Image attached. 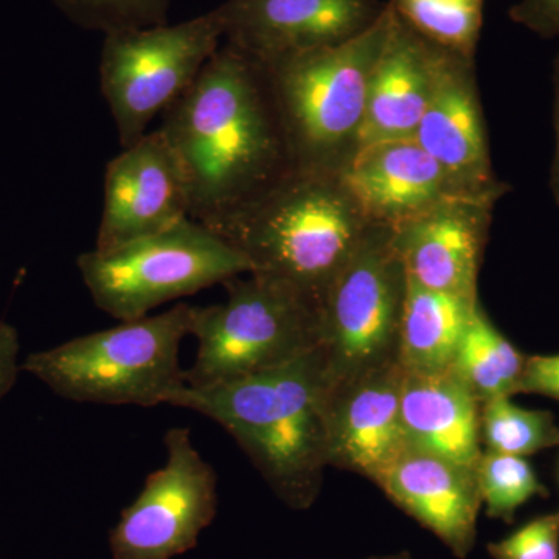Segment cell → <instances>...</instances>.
I'll use <instances>...</instances> for the list:
<instances>
[{
  "label": "cell",
  "mask_w": 559,
  "mask_h": 559,
  "mask_svg": "<svg viewBox=\"0 0 559 559\" xmlns=\"http://www.w3.org/2000/svg\"><path fill=\"white\" fill-rule=\"evenodd\" d=\"M337 173L364 215L380 226H400L452 194H465L415 139L356 150Z\"/></svg>",
  "instance_id": "17"
},
{
  "label": "cell",
  "mask_w": 559,
  "mask_h": 559,
  "mask_svg": "<svg viewBox=\"0 0 559 559\" xmlns=\"http://www.w3.org/2000/svg\"><path fill=\"white\" fill-rule=\"evenodd\" d=\"M480 301L423 288L407 278L401 318L399 364L412 373L450 369L455 349Z\"/></svg>",
  "instance_id": "20"
},
{
  "label": "cell",
  "mask_w": 559,
  "mask_h": 559,
  "mask_svg": "<svg viewBox=\"0 0 559 559\" xmlns=\"http://www.w3.org/2000/svg\"><path fill=\"white\" fill-rule=\"evenodd\" d=\"M406 290L392 227L373 224L320 301L318 348L329 389L399 362Z\"/></svg>",
  "instance_id": "8"
},
{
  "label": "cell",
  "mask_w": 559,
  "mask_h": 559,
  "mask_svg": "<svg viewBox=\"0 0 559 559\" xmlns=\"http://www.w3.org/2000/svg\"><path fill=\"white\" fill-rule=\"evenodd\" d=\"M401 423L407 447L477 468L484 451L480 403L450 369L403 370Z\"/></svg>",
  "instance_id": "19"
},
{
  "label": "cell",
  "mask_w": 559,
  "mask_h": 559,
  "mask_svg": "<svg viewBox=\"0 0 559 559\" xmlns=\"http://www.w3.org/2000/svg\"><path fill=\"white\" fill-rule=\"evenodd\" d=\"M527 355L503 336L481 305H477L463 333L450 370L474 399L485 401L520 395Z\"/></svg>",
  "instance_id": "21"
},
{
  "label": "cell",
  "mask_w": 559,
  "mask_h": 559,
  "mask_svg": "<svg viewBox=\"0 0 559 559\" xmlns=\"http://www.w3.org/2000/svg\"><path fill=\"white\" fill-rule=\"evenodd\" d=\"M392 24L389 3L355 38L260 64L294 168L340 170L358 148L374 64Z\"/></svg>",
  "instance_id": "4"
},
{
  "label": "cell",
  "mask_w": 559,
  "mask_h": 559,
  "mask_svg": "<svg viewBox=\"0 0 559 559\" xmlns=\"http://www.w3.org/2000/svg\"><path fill=\"white\" fill-rule=\"evenodd\" d=\"M444 49L423 38L392 10L389 36L371 73L356 150L414 139L432 97Z\"/></svg>",
  "instance_id": "18"
},
{
  "label": "cell",
  "mask_w": 559,
  "mask_h": 559,
  "mask_svg": "<svg viewBox=\"0 0 559 559\" xmlns=\"http://www.w3.org/2000/svg\"><path fill=\"white\" fill-rule=\"evenodd\" d=\"M76 266L97 308L120 322L252 272L242 253L193 218L117 248L81 253Z\"/></svg>",
  "instance_id": "7"
},
{
  "label": "cell",
  "mask_w": 559,
  "mask_h": 559,
  "mask_svg": "<svg viewBox=\"0 0 559 559\" xmlns=\"http://www.w3.org/2000/svg\"><path fill=\"white\" fill-rule=\"evenodd\" d=\"M193 307L120 322L114 329L73 337L31 353L21 371L31 373L61 399L108 406L170 404L186 385L179 349L190 336Z\"/></svg>",
  "instance_id": "5"
},
{
  "label": "cell",
  "mask_w": 559,
  "mask_h": 559,
  "mask_svg": "<svg viewBox=\"0 0 559 559\" xmlns=\"http://www.w3.org/2000/svg\"><path fill=\"white\" fill-rule=\"evenodd\" d=\"M167 463L146 477L109 532L112 559H173L198 546L218 510V477L191 441L190 429L165 433Z\"/></svg>",
  "instance_id": "10"
},
{
  "label": "cell",
  "mask_w": 559,
  "mask_h": 559,
  "mask_svg": "<svg viewBox=\"0 0 559 559\" xmlns=\"http://www.w3.org/2000/svg\"><path fill=\"white\" fill-rule=\"evenodd\" d=\"M374 484L455 558H468L481 509L476 468L406 444Z\"/></svg>",
  "instance_id": "16"
},
{
  "label": "cell",
  "mask_w": 559,
  "mask_h": 559,
  "mask_svg": "<svg viewBox=\"0 0 559 559\" xmlns=\"http://www.w3.org/2000/svg\"><path fill=\"white\" fill-rule=\"evenodd\" d=\"M487 549L492 559H559V510L535 518Z\"/></svg>",
  "instance_id": "26"
},
{
  "label": "cell",
  "mask_w": 559,
  "mask_h": 559,
  "mask_svg": "<svg viewBox=\"0 0 559 559\" xmlns=\"http://www.w3.org/2000/svg\"><path fill=\"white\" fill-rule=\"evenodd\" d=\"M367 559H414L412 558V555L409 551H400V554H393V555H382V557H370Z\"/></svg>",
  "instance_id": "31"
},
{
  "label": "cell",
  "mask_w": 559,
  "mask_h": 559,
  "mask_svg": "<svg viewBox=\"0 0 559 559\" xmlns=\"http://www.w3.org/2000/svg\"><path fill=\"white\" fill-rule=\"evenodd\" d=\"M325 369L319 348L241 380L175 393L170 406L218 423L289 509H311L330 466Z\"/></svg>",
  "instance_id": "2"
},
{
  "label": "cell",
  "mask_w": 559,
  "mask_h": 559,
  "mask_svg": "<svg viewBox=\"0 0 559 559\" xmlns=\"http://www.w3.org/2000/svg\"><path fill=\"white\" fill-rule=\"evenodd\" d=\"M73 24L108 33L165 24L170 0H50Z\"/></svg>",
  "instance_id": "25"
},
{
  "label": "cell",
  "mask_w": 559,
  "mask_h": 559,
  "mask_svg": "<svg viewBox=\"0 0 559 559\" xmlns=\"http://www.w3.org/2000/svg\"><path fill=\"white\" fill-rule=\"evenodd\" d=\"M20 333L11 323L0 322V401L9 395L21 373Z\"/></svg>",
  "instance_id": "29"
},
{
  "label": "cell",
  "mask_w": 559,
  "mask_h": 559,
  "mask_svg": "<svg viewBox=\"0 0 559 559\" xmlns=\"http://www.w3.org/2000/svg\"><path fill=\"white\" fill-rule=\"evenodd\" d=\"M509 16L539 38H559V0H520L511 7Z\"/></svg>",
  "instance_id": "27"
},
{
  "label": "cell",
  "mask_w": 559,
  "mask_h": 559,
  "mask_svg": "<svg viewBox=\"0 0 559 559\" xmlns=\"http://www.w3.org/2000/svg\"><path fill=\"white\" fill-rule=\"evenodd\" d=\"M476 471L481 506L491 520L513 524L516 511L530 499L549 498V489L525 457L484 450Z\"/></svg>",
  "instance_id": "24"
},
{
  "label": "cell",
  "mask_w": 559,
  "mask_h": 559,
  "mask_svg": "<svg viewBox=\"0 0 559 559\" xmlns=\"http://www.w3.org/2000/svg\"><path fill=\"white\" fill-rule=\"evenodd\" d=\"M224 43L218 10L179 24L108 33L100 55V87L121 148L148 132L151 121L178 100Z\"/></svg>",
  "instance_id": "9"
},
{
  "label": "cell",
  "mask_w": 559,
  "mask_h": 559,
  "mask_svg": "<svg viewBox=\"0 0 559 559\" xmlns=\"http://www.w3.org/2000/svg\"><path fill=\"white\" fill-rule=\"evenodd\" d=\"M509 187L452 194L392 227L407 278L423 288L477 301V277L496 202Z\"/></svg>",
  "instance_id": "11"
},
{
  "label": "cell",
  "mask_w": 559,
  "mask_h": 559,
  "mask_svg": "<svg viewBox=\"0 0 559 559\" xmlns=\"http://www.w3.org/2000/svg\"><path fill=\"white\" fill-rule=\"evenodd\" d=\"M390 9L423 38L474 61L485 0H388Z\"/></svg>",
  "instance_id": "22"
},
{
  "label": "cell",
  "mask_w": 559,
  "mask_h": 559,
  "mask_svg": "<svg viewBox=\"0 0 559 559\" xmlns=\"http://www.w3.org/2000/svg\"><path fill=\"white\" fill-rule=\"evenodd\" d=\"M381 0H227L216 7L224 43L267 64L355 38L377 22Z\"/></svg>",
  "instance_id": "12"
},
{
  "label": "cell",
  "mask_w": 559,
  "mask_h": 559,
  "mask_svg": "<svg viewBox=\"0 0 559 559\" xmlns=\"http://www.w3.org/2000/svg\"><path fill=\"white\" fill-rule=\"evenodd\" d=\"M403 369L389 364L329 389L330 466L374 481L406 448L401 423Z\"/></svg>",
  "instance_id": "14"
},
{
  "label": "cell",
  "mask_w": 559,
  "mask_h": 559,
  "mask_svg": "<svg viewBox=\"0 0 559 559\" xmlns=\"http://www.w3.org/2000/svg\"><path fill=\"white\" fill-rule=\"evenodd\" d=\"M227 300L193 307L197 340L186 384L207 388L277 369L320 344V304L283 280L249 274L224 283Z\"/></svg>",
  "instance_id": "6"
},
{
  "label": "cell",
  "mask_w": 559,
  "mask_h": 559,
  "mask_svg": "<svg viewBox=\"0 0 559 559\" xmlns=\"http://www.w3.org/2000/svg\"><path fill=\"white\" fill-rule=\"evenodd\" d=\"M480 440L485 451L528 457L559 447V426L551 412L525 409L502 396L480 404Z\"/></svg>",
  "instance_id": "23"
},
{
  "label": "cell",
  "mask_w": 559,
  "mask_h": 559,
  "mask_svg": "<svg viewBox=\"0 0 559 559\" xmlns=\"http://www.w3.org/2000/svg\"><path fill=\"white\" fill-rule=\"evenodd\" d=\"M159 130L178 157L190 218L212 227L293 170L266 72L223 43Z\"/></svg>",
  "instance_id": "1"
},
{
  "label": "cell",
  "mask_w": 559,
  "mask_h": 559,
  "mask_svg": "<svg viewBox=\"0 0 559 559\" xmlns=\"http://www.w3.org/2000/svg\"><path fill=\"white\" fill-rule=\"evenodd\" d=\"M190 218V198L178 157L160 130L108 162L95 248L106 250L151 237Z\"/></svg>",
  "instance_id": "13"
},
{
  "label": "cell",
  "mask_w": 559,
  "mask_h": 559,
  "mask_svg": "<svg viewBox=\"0 0 559 559\" xmlns=\"http://www.w3.org/2000/svg\"><path fill=\"white\" fill-rule=\"evenodd\" d=\"M520 393H535L559 403V355L528 356Z\"/></svg>",
  "instance_id": "28"
},
{
  "label": "cell",
  "mask_w": 559,
  "mask_h": 559,
  "mask_svg": "<svg viewBox=\"0 0 559 559\" xmlns=\"http://www.w3.org/2000/svg\"><path fill=\"white\" fill-rule=\"evenodd\" d=\"M414 139L439 162L459 193H487L506 186L492 173L473 60L444 50Z\"/></svg>",
  "instance_id": "15"
},
{
  "label": "cell",
  "mask_w": 559,
  "mask_h": 559,
  "mask_svg": "<svg viewBox=\"0 0 559 559\" xmlns=\"http://www.w3.org/2000/svg\"><path fill=\"white\" fill-rule=\"evenodd\" d=\"M551 80H554V124L557 146H555L554 162H551L549 187L551 197L559 207V53L555 57Z\"/></svg>",
  "instance_id": "30"
},
{
  "label": "cell",
  "mask_w": 559,
  "mask_h": 559,
  "mask_svg": "<svg viewBox=\"0 0 559 559\" xmlns=\"http://www.w3.org/2000/svg\"><path fill=\"white\" fill-rule=\"evenodd\" d=\"M373 223L337 170L293 168L274 186L209 227L252 266L319 304Z\"/></svg>",
  "instance_id": "3"
}]
</instances>
